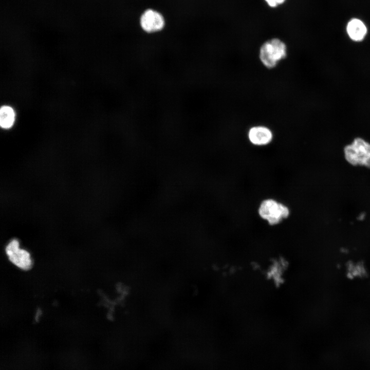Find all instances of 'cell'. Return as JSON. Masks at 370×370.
Instances as JSON below:
<instances>
[{
  "label": "cell",
  "instance_id": "1",
  "mask_svg": "<svg viewBox=\"0 0 370 370\" xmlns=\"http://www.w3.org/2000/svg\"><path fill=\"white\" fill-rule=\"evenodd\" d=\"M258 216L270 226H275L290 215L289 208L284 203L272 198L263 199L257 209Z\"/></svg>",
  "mask_w": 370,
  "mask_h": 370
},
{
  "label": "cell",
  "instance_id": "2",
  "mask_svg": "<svg viewBox=\"0 0 370 370\" xmlns=\"http://www.w3.org/2000/svg\"><path fill=\"white\" fill-rule=\"evenodd\" d=\"M287 47L281 40L277 38L270 39L260 47L259 58L262 64L267 68H274L278 63L287 57Z\"/></svg>",
  "mask_w": 370,
  "mask_h": 370
},
{
  "label": "cell",
  "instance_id": "3",
  "mask_svg": "<svg viewBox=\"0 0 370 370\" xmlns=\"http://www.w3.org/2000/svg\"><path fill=\"white\" fill-rule=\"evenodd\" d=\"M346 160L354 165L370 167V143L360 138L344 148Z\"/></svg>",
  "mask_w": 370,
  "mask_h": 370
},
{
  "label": "cell",
  "instance_id": "4",
  "mask_svg": "<svg viewBox=\"0 0 370 370\" xmlns=\"http://www.w3.org/2000/svg\"><path fill=\"white\" fill-rule=\"evenodd\" d=\"M5 251L9 261L18 268L27 270L31 267L32 261L29 253L20 248L17 239L11 240L7 245Z\"/></svg>",
  "mask_w": 370,
  "mask_h": 370
},
{
  "label": "cell",
  "instance_id": "5",
  "mask_svg": "<svg viewBox=\"0 0 370 370\" xmlns=\"http://www.w3.org/2000/svg\"><path fill=\"white\" fill-rule=\"evenodd\" d=\"M140 24L143 31L151 33L161 31L164 26L165 22L161 13L150 9L141 15Z\"/></svg>",
  "mask_w": 370,
  "mask_h": 370
},
{
  "label": "cell",
  "instance_id": "6",
  "mask_svg": "<svg viewBox=\"0 0 370 370\" xmlns=\"http://www.w3.org/2000/svg\"><path fill=\"white\" fill-rule=\"evenodd\" d=\"M272 131L264 125H256L249 128L248 138L249 142L256 146H264L270 144L273 140Z\"/></svg>",
  "mask_w": 370,
  "mask_h": 370
},
{
  "label": "cell",
  "instance_id": "7",
  "mask_svg": "<svg viewBox=\"0 0 370 370\" xmlns=\"http://www.w3.org/2000/svg\"><path fill=\"white\" fill-rule=\"evenodd\" d=\"M346 31L349 37L353 41H362L367 33V28L364 23L358 18H353L348 23Z\"/></svg>",
  "mask_w": 370,
  "mask_h": 370
},
{
  "label": "cell",
  "instance_id": "8",
  "mask_svg": "<svg viewBox=\"0 0 370 370\" xmlns=\"http://www.w3.org/2000/svg\"><path fill=\"white\" fill-rule=\"evenodd\" d=\"M15 114L10 106H3L0 109V125L4 128H9L13 124Z\"/></svg>",
  "mask_w": 370,
  "mask_h": 370
},
{
  "label": "cell",
  "instance_id": "9",
  "mask_svg": "<svg viewBox=\"0 0 370 370\" xmlns=\"http://www.w3.org/2000/svg\"><path fill=\"white\" fill-rule=\"evenodd\" d=\"M267 4L272 7H275L277 5L282 4L285 0H265Z\"/></svg>",
  "mask_w": 370,
  "mask_h": 370
}]
</instances>
